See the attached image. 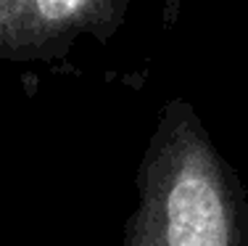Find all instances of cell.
Here are the masks:
<instances>
[{
	"label": "cell",
	"mask_w": 248,
	"mask_h": 246,
	"mask_svg": "<svg viewBox=\"0 0 248 246\" xmlns=\"http://www.w3.org/2000/svg\"><path fill=\"white\" fill-rule=\"evenodd\" d=\"M34 3L45 21H66L79 14L85 5H90L93 0H34Z\"/></svg>",
	"instance_id": "2"
},
{
	"label": "cell",
	"mask_w": 248,
	"mask_h": 246,
	"mask_svg": "<svg viewBox=\"0 0 248 246\" xmlns=\"http://www.w3.org/2000/svg\"><path fill=\"white\" fill-rule=\"evenodd\" d=\"M124 246H248L246 193L196 125L156 138Z\"/></svg>",
	"instance_id": "1"
}]
</instances>
